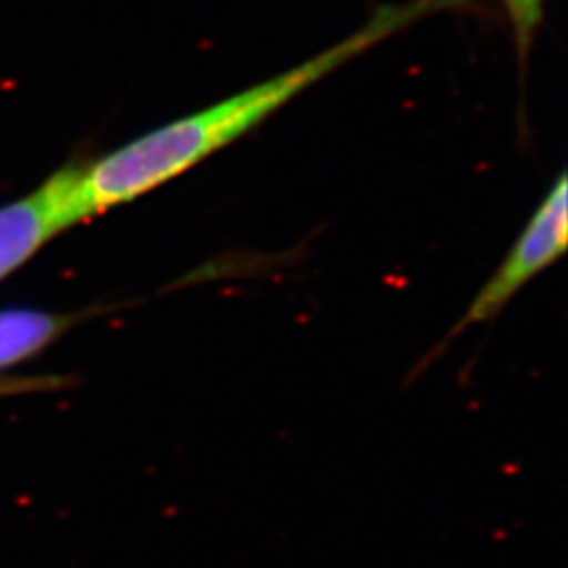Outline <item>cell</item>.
<instances>
[{
  "instance_id": "cell-1",
  "label": "cell",
  "mask_w": 568,
  "mask_h": 568,
  "mask_svg": "<svg viewBox=\"0 0 568 568\" xmlns=\"http://www.w3.org/2000/svg\"><path fill=\"white\" fill-rule=\"evenodd\" d=\"M469 9V0H405L382 4L333 47L253 87L166 122L91 163L70 164V204L77 224L133 203L182 178L227 145L243 140L316 82L419 21Z\"/></svg>"
},
{
  "instance_id": "cell-2",
  "label": "cell",
  "mask_w": 568,
  "mask_h": 568,
  "mask_svg": "<svg viewBox=\"0 0 568 568\" xmlns=\"http://www.w3.org/2000/svg\"><path fill=\"white\" fill-rule=\"evenodd\" d=\"M567 192V173L562 171L535 215L528 220L518 241L509 248L506 260L474 297L462 321L450 331L448 339L457 337L469 326L490 323L525 284L565 255L568 241Z\"/></svg>"
},
{
  "instance_id": "cell-3",
  "label": "cell",
  "mask_w": 568,
  "mask_h": 568,
  "mask_svg": "<svg viewBox=\"0 0 568 568\" xmlns=\"http://www.w3.org/2000/svg\"><path fill=\"white\" fill-rule=\"evenodd\" d=\"M72 225L77 222L68 196V166H63L32 194L0 206V278Z\"/></svg>"
},
{
  "instance_id": "cell-4",
  "label": "cell",
  "mask_w": 568,
  "mask_h": 568,
  "mask_svg": "<svg viewBox=\"0 0 568 568\" xmlns=\"http://www.w3.org/2000/svg\"><path fill=\"white\" fill-rule=\"evenodd\" d=\"M60 331V321L39 312L0 314V366L18 363L41 349Z\"/></svg>"
},
{
  "instance_id": "cell-5",
  "label": "cell",
  "mask_w": 568,
  "mask_h": 568,
  "mask_svg": "<svg viewBox=\"0 0 568 568\" xmlns=\"http://www.w3.org/2000/svg\"><path fill=\"white\" fill-rule=\"evenodd\" d=\"M508 13L509 26L516 41V53L520 65H527L528 55L537 39V30L544 21L546 0H501Z\"/></svg>"
}]
</instances>
